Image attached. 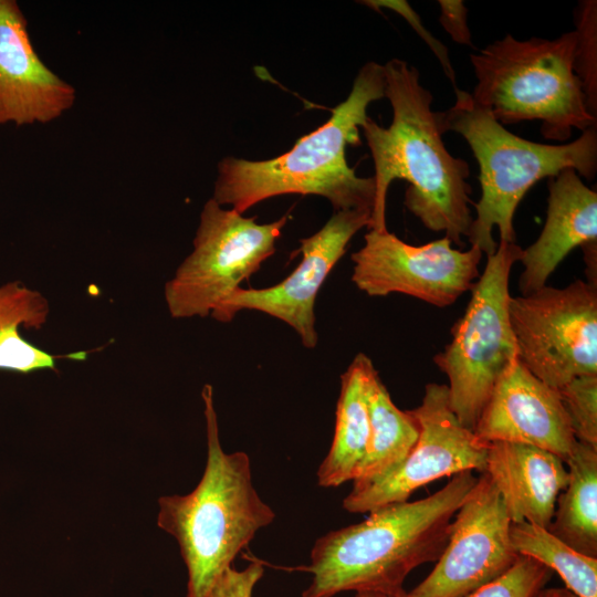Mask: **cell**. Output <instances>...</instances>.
<instances>
[{"label": "cell", "mask_w": 597, "mask_h": 597, "mask_svg": "<svg viewBox=\"0 0 597 597\" xmlns=\"http://www.w3.org/2000/svg\"><path fill=\"white\" fill-rule=\"evenodd\" d=\"M383 66L392 122L385 128L368 117L362 126L375 166L368 230L387 229V192L395 179H404L409 184L406 208L426 228L443 231L452 243L463 247L462 237H469L473 222L469 165L447 150L438 112L431 108L433 96L420 84L418 69L398 57Z\"/></svg>", "instance_id": "obj_1"}, {"label": "cell", "mask_w": 597, "mask_h": 597, "mask_svg": "<svg viewBox=\"0 0 597 597\" xmlns=\"http://www.w3.org/2000/svg\"><path fill=\"white\" fill-rule=\"evenodd\" d=\"M476 480L472 471L457 473L427 498L383 506L360 523L317 538L305 567L312 582L302 597L402 590L411 570L440 557L452 520Z\"/></svg>", "instance_id": "obj_2"}, {"label": "cell", "mask_w": 597, "mask_h": 597, "mask_svg": "<svg viewBox=\"0 0 597 597\" xmlns=\"http://www.w3.org/2000/svg\"><path fill=\"white\" fill-rule=\"evenodd\" d=\"M385 97L384 66L367 62L358 71L347 98L329 119L301 137L293 148L268 160L226 157L218 165L212 199L243 213L271 197L300 193L325 197L334 211L373 212L375 181L355 174L346 160L347 145H360L358 128L370 103Z\"/></svg>", "instance_id": "obj_3"}, {"label": "cell", "mask_w": 597, "mask_h": 597, "mask_svg": "<svg viewBox=\"0 0 597 597\" xmlns=\"http://www.w3.org/2000/svg\"><path fill=\"white\" fill-rule=\"evenodd\" d=\"M201 397L207 430L201 480L188 494L158 500L157 525L176 538L188 570L187 597H208L240 551L275 519L253 485L249 455L221 447L211 385Z\"/></svg>", "instance_id": "obj_4"}, {"label": "cell", "mask_w": 597, "mask_h": 597, "mask_svg": "<svg viewBox=\"0 0 597 597\" xmlns=\"http://www.w3.org/2000/svg\"><path fill=\"white\" fill-rule=\"evenodd\" d=\"M455 103L438 112L442 133L455 132L469 144L479 165L481 198L469 233L471 245L491 255L496 251L492 232L500 241L514 243V214L533 185L543 178L573 169L587 179L597 172V129L582 132L575 140L548 145L524 139L500 124L480 107L471 94L454 88Z\"/></svg>", "instance_id": "obj_5"}, {"label": "cell", "mask_w": 597, "mask_h": 597, "mask_svg": "<svg viewBox=\"0 0 597 597\" xmlns=\"http://www.w3.org/2000/svg\"><path fill=\"white\" fill-rule=\"evenodd\" d=\"M575 44V30L552 40L507 33L470 54L476 78L472 100L502 125L540 121L541 134L552 140L596 127L574 72Z\"/></svg>", "instance_id": "obj_6"}, {"label": "cell", "mask_w": 597, "mask_h": 597, "mask_svg": "<svg viewBox=\"0 0 597 597\" xmlns=\"http://www.w3.org/2000/svg\"><path fill=\"white\" fill-rule=\"evenodd\" d=\"M523 249L500 241L471 287L464 314L451 328V341L433 357L449 380L450 407L460 423L474 430L490 394L507 366L517 359L511 327L509 282Z\"/></svg>", "instance_id": "obj_7"}, {"label": "cell", "mask_w": 597, "mask_h": 597, "mask_svg": "<svg viewBox=\"0 0 597 597\" xmlns=\"http://www.w3.org/2000/svg\"><path fill=\"white\" fill-rule=\"evenodd\" d=\"M287 217L258 223L212 198L200 213L191 253L166 282L164 297L172 318L213 316L240 284L275 252Z\"/></svg>", "instance_id": "obj_8"}, {"label": "cell", "mask_w": 597, "mask_h": 597, "mask_svg": "<svg viewBox=\"0 0 597 597\" xmlns=\"http://www.w3.org/2000/svg\"><path fill=\"white\" fill-rule=\"evenodd\" d=\"M517 359L540 380L559 389L597 375V286L575 280L510 300Z\"/></svg>", "instance_id": "obj_9"}, {"label": "cell", "mask_w": 597, "mask_h": 597, "mask_svg": "<svg viewBox=\"0 0 597 597\" xmlns=\"http://www.w3.org/2000/svg\"><path fill=\"white\" fill-rule=\"evenodd\" d=\"M419 427L418 439L404 461L384 475L353 483L343 500L349 513H367L408 501L418 489L463 471H485L489 443L463 427L450 407L448 387L430 383L421 404L409 410Z\"/></svg>", "instance_id": "obj_10"}, {"label": "cell", "mask_w": 597, "mask_h": 597, "mask_svg": "<svg viewBox=\"0 0 597 597\" xmlns=\"http://www.w3.org/2000/svg\"><path fill=\"white\" fill-rule=\"evenodd\" d=\"M364 245L352 254V281L369 296L402 293L437 307L453 304L471 290L482 251L453 249L443 237L411 245L387 229L368 230Z\"/></svg>", "instance_id": "obj_11"}, {"label": "cell", "mask_w": 597, "mask_h": 597, "mask_svg": "<svg viewBox=\"0 0 597 597\" xmlns=\"http://www.w3.org/2000/svg\"><path fill=\"white\" fill-rule=\"evenodd\" d=\"M511 523L498 489L481 473L452 520L436 566L408 597H465L503 575L520 557Z\"/></svg>", "instance_id": "obj_12"}, {"label": "cell", "mask_w": 597, "mask_h": 597, "mask_svg": "<svg viewBox=\"0 0 597 597\" xmlns=\"http://www.w3.org/2000/svg\"><path fill=\"white\" fill-rule=\"evenodd\" d=\"M370 220L368 209L334 211L316 233L300 240L302 261L289 276L265 289L239 287L212 317L229 323L242 310L259 311L291 326L303 346L314 348L318 342L314 313L318 291L350 239L369 228Z\"/></svg>", "instance_id": "obj_13"}, {"label": "cell", "mask_w": 597, "mask_h": 597, "mask_svg": "<svg viewBox=\"0 0 597 597\" xmlns=\"http://www.w3.org/2000/svg\"><path fill=\"white\" fill-rule=\"evenodd\" d=\"M473 432L486 443L537 447L564 462L576 442L558 390L536 378L519 359L496 380Z\"/></svg>", "instance_id": "obj_14"}, {"label": "cell", "mask_w": 597, "mask_h": 597, "mask_svg": "<svg viewBox=\"0 0 597 597\" xmlns=\"http://www.w3.org/2000/svg\"><path fill=\"white\" fill-rule=\"evenodd\" d=\"M74 102V87L36 54L17 1L0 0V125L49 123Z\"/></svg>", "instance_id": "obj_15"}, {"label": "cell", "mask_w": 597, "mask_h": 597, "mask_svg": "<svg viewBox=\"0 0 597 597\" xmlns=\"http://www.w3.org/2000/svg\"><path fill=\"white\" fill-rule=\"evenodd\" d=\"M546 220L535 242L523 249L522 295L546 285L558 264L577 247L597 241V192L573 169L548 178Z\"/></svg>", "instance_id": "obj_16"}, {"label": "cell", "mask_w": 597, "mask_h": 597, "mask_svg": "<svg viewBox=\"0 0 597 597\" xmlns=\"http://www.w3.org/2000/svg\"><path fill=\"white\" fill-rule=\"evenodd\" d=\"M484 472L512 523L549 526L556 500L568 482L566 463L559 457L528 444L494 441L488 447Z\"/></svg>", "instance_id": "obj_17"}, {"label": "cell", "mask_w": 597, "mask_h": 597, "mask_svg": "<svg viewBox=\"0 0 597 597\" xmlns=\"http://www.w3.org/2000/svg\"><path fill=\"white\" fill-rule=\"evenodd\" d=\"M376 373L371 359L358 353L341 376L334 436L316 473L320 486L337 488L356 476L369 441L368 394Z\"/></svg>", "instance_id": "obj_18"}, {"label": "cell", "mask_w": 597, "mask_h": 597, "mask_svg": "<svg viewBox=\"0 0 597 597\" xmlns=\"http://www.w3.org/2000/svg\"><path fill=\"white\" fill-rule=\"evenodd\" d=\"M49 300L21 281L0 285V370L30 374L54 370L60 359L85 360L87 352L54 355L25 339L20 329H40L49 318Z\"/></svg>", "instance_id": "obj_19"}, {"label": "cell", "mask_w": 597, "mask_h": 597, "mask_svg": "<svg viewBox=\"0 0 597 597\" xmlns=\"http://www.w3.org/2000/svg\"><path fill=\"white\" fill-rule=\"evenodd\" d=\"M565 463L568 482L547 530L573 549L597 557V449L576 440Z\"/></svg>", "instance_id": "obj_20"}, {"label": "cell", "mask_w": 597, "mask_h": 597, "mask_svg": "<svg viewBox=\"0 0 597 597\" xmlns=\"http://www.w3.org/2000/svg\"><path fill=\"white\" fill-rule=\"evenodd\" d=\"M368 410V447L353 483L371 481L395 469L408 455L419 436L417 421L409 410H400L394 404L378 371L370 381Z\"/></svg>", "instance_id": "obj_21"}, {"label": "cell", "mask_w": 597, "mask_h": 597, "mask_svg": "<svg viewBox=\"0 0 597 597\" xmlns=\"http://www.w3.org/2000/svg\"><path fill=\"white\" fill-rule=\"evenodd\" d=\"M510 538L519 555L556 572L577 597H597V557L573 549L547 528L528 522L511 523Z\"/></svg>", "instance_id": "obj_22"}, {"label": "cell", "mask_w": 597, "mask_h": 597, "mask_svg": "<svg viewBox=\"0 0 597 597\" xmlns=\"http://www.w3.org/2000/svg\"><path fill=\"white\" fill-rule=\"evenodd\" d=\"M574 18V72L580 81L590 113L597 116V1H580Z\"/></svg>", "instance_id": "obj_23"}, {"label": "cell", "mask_w": 597, "mask_h": 597, "mask_svg": "<svg viewBox=\"0 0 597 597\" xmlns=\"http://www.w3.org/2000/svg\"><path fill=\"white\" fill-rule=\"evenodd\" d=\"M557 390L575 439L597 449V375L576 377Z\"/></svg>", "instance_id": "obj_24"}, {"label": "cell", "mask_w": 597, "mask_h": 597, "mask_svg": "<svg viewBox=\"0 0 597 597\" xmlns=\"http://www.w3.org/2000/svg\"><path fill=\"white\" fill-rule=\"evenodd\" d=\"M552 577V570L536 559L520 555L503 575L465 597H536Z\"/></svg>", "instance_id": "obj_25"}, {"label": "cell", "mask_w": 597, "mask_h": 597, "mask_svg": "<svg viewBox=\"0 0 597 597\" xmlns=\"http://www.w3.org/2000/svg\"><path fill=\"white\" fill-rule=\"evenodd\" d=\"M373 8H388L392 9L401 17H404L412 29L421 36V39L428 44L436 57L441 64V67L446 76L451 82L453 90L457 88L455 72L452 66L448 48L434 38L421 23L419 15L412 10L407 1H364Z\"/></svg>", "instance_id": "obj_26"}, {"label": "cell", "mask_w": 597, "mask_h": 597, "mask_svg": "<svg viewBox=\"0 0 597 597\" xmlns=\"http://www.w3.org/2000/svg\"><path fill=\"white\" fill-rule=\"evenodd\" d=\"M263 574L260 563H251L241 570L231 566L219 577L208 597H252Z\"/></svg>", "instance_id": "obj_27"}, {"label": "cell", "mask_w": 597, "mask_h": 597, "mask_svg": "<svg viewBox=\"0 0 597 597\" xmlns=\"http://www.w3.org/2000/svg\"><path fill=\"white\" fill-rule=\"evenodd\" d=\"M439 22L451 39L459 44L472 46L468 25V9L462 0H439Z\"/></svg>", "instance_id": "obj_28"}, {"label": "cell", "mask_w": 597, "mask_h": 597, "mask_svg": "<svg viewBox=\"0 0 597 597\" xmlns=\"http://www.w3.org/2000/svg\"><path fill=\"white\" fill-rule=\"evenodd\" d=\"M536 597H577L567 588H543Z\"/></svg>", "instance_id": "obj_29"}, {"label": "cell", "mask_w": 597, "mask_h": 597, "mask_svg": "<svg viewBox=\"0 0 597 597\" xmlns=\"http://www.w3.org/2000/svg\"><path fill=\"white\" fill-rule=\"evenodd\" d=\"M355 597H408V595L404 589L396 593L364 590V591H356Z\"/></svg>", "instance_id": "obj_30"}]
</instances>
